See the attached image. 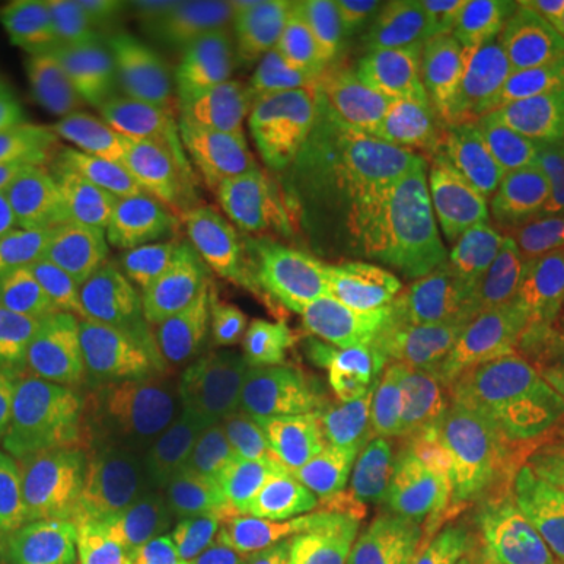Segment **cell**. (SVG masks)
<instances>
[{
    "label": "cell",
    "mask_w": 564,
    "mask_h": 564,
    "mask_svg": "<svg viewBox=\"0 0 564 564\" xmlns=\"http://www.w3.org/2000/svg\"><path fill=\"white\" fill-rule=\"evenodd\" d=\"M120 302L104 254L47 245L0 263V329H98Z\"/></svg>",
    "instance_id": "obj_19"
},
{
    "label": "cell",
    "mask_w": 564,
    "mask_h": 564,
    "mask_svg": "<svg viewBox=\"0 0 564 564\" xmlns=\"http://www.w3.org/2000/svg\"><path fill=\"white\" fill-rule=\"evenodd\" d=\"M63 329H0V386H10L25 364Z\"/></svg>",
    "instance_id": "obj_34"
},
{
    "label": "cell",
    "mask_w": 564,
    "mask_h": 564,
    "mask_svg": "<svg viewBox=\"0 0 564 564\" xmlns=\"http://www.w3.org/2000/svg\"><path fill=\"white\" fill-rule=\"evenodd\" d=\"M386 499L423 543L467 564H496L489 492L462 445L423 414H386L367 430Z\"/></svg>",
    "instance_id": "obj_4"
},
{
    "label": "cell",
    "mask_w": 564,
    "mask_h": 564,
    "mask_svg": "<svg viewBox=\"0 0 564 564\" xmlns=\"http://www.w3.org/2000/svg\"><path fill=\"white\" fill-rule=\"evenodd\" d=\"M61 540L76 564H151L129 540H122L120 533H113L110 527H104L88 514L73 527H66Z\"/></svg>",
    "instance_id": "obj_31"
},
{
    "label": "cell",
    "mask_w": 564,
    "mask_h": 564,
    "mask_svg": "<svg viewBox=\"0 0 564 564\" xmlns=\"http://www.w3.org/2000/svg\"><path fill=\"white\" fill-rule=\"evenodd\" d=\"M355 455L343 421L292 383L236 395L223 440L210 458L214 484L232 499L323 484Z\"/></svg>",
    "instance_id": "obj_8"
},
{
    "label": "cell",
    "mask_w": 564,
    "mask_h": 564,
    "mask_svg": "<svg viewBox=\"0 0 564 564\" xmlns=\"http://www.w3.org/2000/svg\"><path fill=\"white\" fill-rule=\"evenodd\" d=\"M511 564H564V489L536 477L505 480Z\"/></svg>",
    "instance_id": "obj_25"
},
{
    "label": "cell",
    "mask_w": 564,
    "mask_h": 564,
    "mask_svg": "<svg viewBox=\"0 0 564 564\" xmlns=\"http://www.w3.org/2000/svg\"><path fill=\"white\" fill-rule=\"evenodd\" d=\"M549 98L558 104V110L564 113V66H562V76H558V82H555V88H552V95H549Z\"/></svg>",
    "instance_id": "obj_36"
},
{
    "label": "cell",
    "mask_w": 564,
    "mask_h": 564,
    "mask_svg": "<svg viewBox=\"0 0 564 564\" xmlns=\"http://www.w3.org/2000/svg\"><path fill=\"white\" fill-rule=\"evenodd\" d=\"M508 207L499 170L455 161L361 210V242L417 261L489 270L486 242Z\"/></svg>",
    "instance_id": "obj_11"
},
{
    "label": "cell",
    "mask_w": 564,
    "mask_h": 564,
    "mask_svg": "<svg viewBox=\"0 0 564 564\" xmlns=\"http://www.w3.org/2000/svg\"><path fill=\"white\" fill-rule=\"evenodd\" d=\"M154 3L192 54L229 39L254 10L239 0H154Z\"/></svg>",
    "instance_id": "obj_29"
},
{
    "label": "cell",
    "mask_w": 564,
    "mask_h": 564,
    "mask_svg": "<svg viewBox=\"0 0 564 564\" xmlns=\"http://www.w3.org/2000/svg\"><path fill=\"white\" fill-rule=\"evenodd\" d=\"M496 248L527 323L549 343H564V185L511 198Z\"/></svg>",
    "instance_id": "obj_21"
},
{
    "label": "cell",
    "mask_w": 564,
    "mask_h": 564,
    "mask_svg": "<svg viewBox=\"0 0 564 564\" xmlns=\"http://www.w3.org/2000/svg\"><path fill=\"white\" fill-rule=\"evenodd\" d=\"M51 141L66 195L88 220L120 239L161 223L170 204L101 101L57 110Z\"/></svg>",
    "instance_id": "obj_16"
},
{
    "label": "cell",
    "mask_w": 564,
    "mask_h": 564,
    "mask_svg": "<svg viewBox=\"0 0 564 564\" xmlns=\"http://www.w3.org/2000/svg\"><path fill=\"white\" fill-rule=\"evenodd\" d=\"M261 10L270 22V29L276 32V39L289 51H295V57L302 61L314 44H321L355 10V3H345V0H289V3H263Z\"/></svg>",
    "instance_id": "obj_30"
},
{
    "label": "cell",
    "mask_w": 564,
    "mask_h": 564,
    "mask_svg": "<svg viewBox=\"0 0 564 564\" xmlns=\"http://www.w3.org/2000/svg\"><path fill=\"white\" fill-rule=\"evenodd\" d=\"M10 389L41 458L107 462L141 443L120 373L91 333H57Z\"/></svg>",
    "instance_id": "obj_7"
},
{
    "label": "cell",
    "mask_w": 564,
    "mask_h": 564,
    "mask_svg": "<svg viewBox=\"0 0 564 564\" xmlns=\"http://www.w3.org/2000/svg\"><path fill=\"white\" fill-rule=\"evenodd\" d=\"M0 564H76V558L63 545L61 533H54V536H41V540H32V543L7 552Z\"/></svg>",
    "instance_id": "obj_35"
},
{
    "label": "cell",
    "mask_w": 564,
    "mask_h": 564,
    "mask_svg": "<svg viewBox=\"0 0 564 564\" xmlns=\"http://www.w3.org/2000/svg\"><path fill=\"white\" fill-rule=\"evenodd\" d=\"M217 101L254 195L345 223V154L314 104L258 66L223 73Z\"/></svg>",
    "instance_id": "obj_1"
},
{
    "label": "cell",
    "mask_w": 564,
    "mask_h": 564,
    "mask_svg": "<svg viewBox=\"0 0 564 564\" xmlns=\"http://www.w3.org/2000/svg\"><path fill=\"white\" fill-rule=\"evenodd\" d=\"M467 13L470 110L486 129L521 122L564 66V0L462 3Z\"/></svg>",
    "instance_id": "obj_14"
},
{
    "label": "cell",
    "mask_w": 564,
    "mask_h": 564,
    "mask_svg": "<svg viewBox=\"0 0 564 564\" xmlns=\"http://www.w3.org/2000/svg\"><path fill=\"white\" fill-rule=\"evenodd\" d=\"M470 113L467 76L455 61L426 63L370 95L351 139V176L361 210L462 161Z\"/></svg>",
    "instance_id": "obj_6"
},
{
    "label": "cell",
    "mask_w": 564,
    "mask_h": 564,
    "mask_svg": "<svg viewBox=\"0 0 564 564\" xmlns=\"http://www.w3.org/2000/svg\"><path fill=\"white\" fill-rule=\"evenodd\" d=\"M35 455L29 426L10 386H0V477Z\"/></svg>",
    "instance_id": "obj_33"
},
{
    "label": "cell",
    "mask_w": 564,
    "mask_h": 564,
    "mask_svg": "<svg viewBox=\"0 0 564 564\" xmlns=\"http://www.w3.org/2000/svg\"><path fill=\"white\" fill-rule=\"evenodd\" d=\"M202 236L245 273L263 282H314L367 307L358 248L345 223L321 217L295 204L248 192H223L198 214Z\"/></svg>",
    "instance_id": "obj_9"
},
{
    "label": "cell",
    "mask_w": 564,
    "mask_h": 564,
    "mask_svg": "<svg viewBox=\"0 0 564 564\" xmlns=\"http://www.w3.org/2000/svg\"><path fill=\"white\" fill-rule=\"evenodd\" d=\"M358 270L408 364L430 383L448 361L518 336L489 270L417 261L370 242H358Z\"/></svg>",
    "instance_id": "obj_3"
},
{
    "label": "cell",
    "mask_w": 564,
    "mask_h": 564,
    "mask_svg": "<svg viewBox=\"0 0 564 564\" xmlns=\"http://www.w3.org/2000/svg\"><path fill=\"white\" fill-rule=\"evenodd\" d=\"M47 245V220L39 198L20 170L0 158V263L17 261Z\"/></svg>",
    "instance_id": "obj_28"
},
{
    "label": "cell",
    "mask_w": 564,
    "mask_h": 564,
    "mask_svg": "<svg viewBox=\"0 0 564 564\" xmlns=\"http://www.w3.org/2000/svg\"><path fill=\"white\" fill-rule=\"evenodd\" d=\"M508 202L564 185V113L552 98L527 110L499 161Z\"/></svg>",
    "instance_id": "obj_27"
},
{
    "label": "cell",
    "mask_w": 564,
    "mask_h": 564,
    "mask_svg": "<svg viewBox=\"0 0 564 564\" xmlns=\"http://www.w3.org/2000/svg\"><path fill=\"white\" fill-rule=\"evenodd\" d=\"M107 317L232 395H251L285 383L276 364L245 326L185 314L148 295H120Z\"/></svg>",
    "instance_id": "obj_20"
},
{
    "label": "cell",
    "mask_w": 564,
    "mask_h": 564,
    "mask_svg": "<svg viewBox=\"0 0 564 564\" xmlns=\"http://www.w3.org/2000/svg\"><path fill=\"white\" fill-rule=\"evenodd\" d=\"M113 91H161L198 82L192 51L154 0H95Z\"/></svg>",
    "instance_id": "obj_24"
},
{
    "label": "cell",
    "mask_w": 564,
    "mask_h": 564,
    "mask_svg": "<svg viewBox=\"0 0 564 564\" xmlns=\"http://www.w3.org/2000/svg\"><path fill=\"white\" fill-rule=\"evenodd\" d=\"M248 333L285 383L343 417H364L373 395V317L314 282H263Z\"/></svg>",
    "instance_id": "obj_5"
},
{
    "label": "cell",
    "mask_w": 564,
    "mask_h": 564,
    "mask_svg": "<svg viewBox=\"0 0 564 564\" xmlns=\"http://www.w3.org/2000/svg\"><path fill=\"white\" fill-rule=\"evenodd\" d=\"M430 386L445 423L484 462H564L562 386L521 336L448 361Z\"/></svg>",
    "instance_id": "obj_2"
},
{
    "label": "cell",
    "mask_w": 564,
    "mask_h": 564,
    "mask_svg": "<svg viewBox=\"0 0 564 564\" xmlns=\"http://www.w3.org/2000/svg\"><path fill=\"white\" fill-rule=\"evenodd\" d=\"M101 345L120 373L141 443L210 462L236 395L110 317L101 323Z\"/></svg>",
    "instance_id": "obj_15"
},
{
    "label": "cell",
    "mask_w": 564,
    "mask_h": 564,
    "mask_svg": "<svg viewBox=\"0 0 564 564\" xmlns=\"http://www.w3.org/2000/svg\"><path fill=\"white\" fill-rule=\"evenodd\" d=\"M217 499L210 462L139 443L104 462L88 518L120 533L151 564H173L217 524Z\"/></svg>",
    "instance_id": "obj_10"
},
{
    "label": "cell",
    "mask_w": 564,
    "mask_h": 564,
    "mask_svg": "<svg viewBox=\"0 0 564 564\" xmlns=\"http://www.w3.org/2000/svg\"><path fill=\"white\" fill-rule=\"evenodd\" d=\"M101 104L120 122L170 207L198 217L229 192V122L217 95L198 82L161 91H110Z\"/></svg>",
    "instance_id": "obj_12"
},
{
    "label": "cell",
    "mask_w": 564,
    "mask_h": 564,
    "mask_svg": "<svg viewBox=\"0 0 564 564\" xmlns=\"http://www.w3.org/2000/svg\"><path fill=\"white\" fill-rule=\"evenodd\" d=\"M467 44L462 3L440 0H377L355 3L302 63L333 91L370 98L426 63L455 61Z\"/></svg>",
    "instance_id": "obj_13"
},
{
    "label": "cell",
    "mask_w": 564,
    "mask_h": 564,
    "mask_svg": "<svg viewBox=\"0 0 564 564\" xmlns=\"http://www.w3.org/2000/svg\"><path fill=\"white\" fill-rule=\"evenodd\" d=\"M0 51L22 88L57 110L95 104L113 91L95 0H29L7 10L0 17Z\"/></svg>",
    "instance_id": "obj_17"
},
{
    "label": "cell",
    "mask_w": 564,
    "mask_h": 564,
    "mask_svg": "<svg viewBox=\"0 0 564 564\" xmlns=\"http://www.w3.org/2000/svg\"><path fill=\"white\" fill-rule=\"evenodd\" d=\"M104 462H57L32 455L0 477V558L20 545L63 533L95 499Z\"/></svg>",
    "instance_id": "obj_23"
},
{
    "label": "cell",
    "mask_w": 564,
    "mask_h": 564,
    "mask_svg": "<svg viewBox=\"0 0 564 564\" xmlns=\"http://www.w3.org/2000/svg\"><path fill=\"white\" fill-rule=\"evenodd\" d=\"M173 564H261L245 540L226 524H214Z\"/></svg>",
    "instance_id": "obj_32"
},
{
    "label": "cell",
    "mask_w": 564,
    "mask_h": 564,
    "mask_svg": "<svg viewBox=\"0 0 564 564\" xmlns=\"http://www.w3.org/2000/svg\"><path fill=\"white\" fill-rule=\"evenodd\" d=\"M408 524L377 484H361L355 508L336 540L311 564H411Z\"/></svg>",
    "instance_id": "obj_26"
},
{
    "label": "cell",
    "mask_w": 564,
    "mask_h": 564,
    "mask_svg": "<svg viewBox=\"0 0 564 564\" xmlns=\"http://www.w3.org/2000/svg\"><path fill=\"white\" fill-rule=\"evenodd\" d=\"M411 564H421V562H417V558H414V562H411Z\"/></svg>",
    "instance_id": "obj_37"
},
{
    "label": "cell",
    "mask_w": 564,
    "mask_h": 564,
    "mask_svg": "<svg viewBox=\"0 0 564 564\" xmlns=\"http://www.w3.org/2000/svg\"><path fill=\"white\" fill-rule=\"evenodd\" d=\"M361 484L323 480L245 505L239 527L261 564H311L343 530Z\"/></svg>",
    "instance_id": "obj_22"
},
{
    "label": "cell",
    "mask_w": 564,
    "mask_h": 564,
    "mask_svg": "<svg viewBox=\"0 0 564 564\" xmlns=\"http://www.w3.org/2000/svg\"><path fill=\"white\" fill-rule=\"evenodd\" d=\"M104 258L117 276L141 285L148 299L245 329L261 299L263 280L245 273L204 236L170 223L122 236L104 251Z\"/></svg>",
    "instance_id": "obj_18"
}]
</instances>
